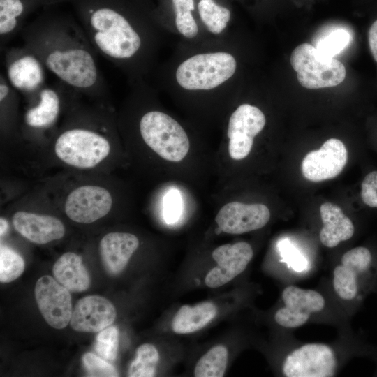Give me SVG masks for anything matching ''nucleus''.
I'll list each match as a JSON object with an SVG mask.
<instances>
[{
	"label": "nucleus",
	"mask_w": 377,
	"mask_h": 377,
	"mask_svg": "<svg viewBox=\"0 0 377 377\" xmlns=\"http://www.w3.org/2000/svg\"><path fill=\"white\" fill-rule=\"evenodd\" d=\"M31 50L57 80L80 94L103 98L108 86L83 28L70 20L42 18L20 32Z\"/></svg>",
	"instance_id": "1"
},
{
	"label": "nucleus",
	"mask_w": 377,
	"mask_h": 377,
	"mask_svg": "<svg viewBox=\"0 0 377 377\" xmlns=\"http://www.w3.org/2000/svg\"><path fill=\"white\" fill-rule=\"evenodd\" d=\"M82 8V28L96 52L126 70L138 68L145 55L144 30L110 4H86Z\"/></svg>",
	"instance_id": "2"
},
{
	"label": "nucleus",
	"mask_w": 377,
	"mask_h": 377,
	"mask_svg": "<svg viewBox=\"0 0 377 377\" xmlns=\"http://www.w3.org/2000/svg\"><path fill=\"white\" fill-rule=\"evenodd\" d=\"M139 131L145 143L168 161H182L189 151L190 142L184 128L161 111L144 113L139 121Z\"/></svg>",
	"instance_id": "3"
},
{
	"label": "nucleus",
	"mask_w": 377,
	"mask_h": 377,
	"mask_svg": "<svg viewBox=\"0 0 377 377\" xmlns=\"http://www.w3.org/2000/svg\"><path fill=\"white\" fill-rule=\"evenodd\" d=\"M236 68V59L228 52L202 53L182 62L177 68L175 77L184 89L209 90L232 77Z\"/></svg>",
	"instance_id": "4"
},
{
	"label": "nucleus",
	"mask_w": 377,
	"mask_h": 377,
	"mask_svg": "<svg viewBox=\"0 0 377 377\" xmlns=\"http://www.w3.org/2000/svg\"><path fill=\"white\" fill-rule=\"evenodd\" d=\"M54 151L65 163L81 169L95 167L110 154L108 140L100 133L83 126L66 128L57 137Z\"/></svg>",
	"instance_id": "5"
},
{
	"label": "nucleus",
	"mask_w": 377,
	"mask_h": 377,
	"mask_svg": "<svg viewBox=\"0 0 377 377\" xmlns=\"http://www.w3.org/2000/svg\"><path fill=\"white\" fill-rule=\"evenodd\" d=\"M377 264L373 252L360 246L347 251L333 270L336 294L345 301H353L374 283Z\"/></svg>",
	"instance_id": "6"
},
{
	"label": "nucleus",
	"mask_w": 377,
	"mask_h": 377,
	"mask_svg": "<svg viewBox=\"0 0 377 377\" xmlns=\"http://www.w3.org/2000/svg\"><path fill=\"white\" fill-rule=\"evenodd\" d=\"M290 61L299 83L306 89L335 87L346 77V68L340 61L323 54L309 43L296 47Z\"/></svg>",
	"instance_id": "7"
},
{
	"label": "nucleus",
	"mask_w": 377,
	"mask_h": 377,
	"mask_svg": "<svg viewBox=\"0 0 377 377\" xmlns=\"http://www.w3.org/2000/svg\"><path fill=\"white\" fill-rule=\"evenodd\" d=\"M4 66V74L9 84L30 99L47 84V68L40 58L24 45L6 49Z\"/></svg>",
	"instance_id": "8"
},
{
	"label": "nucleus",
	"mask_w": 377,
	"mask_h": 377,
	"mask_svg": "<svg viewBox=\"0 0 377 377\" xmlns=\"http://www.w3.org/2000/svg\"><path fill=\"white\" fill-rule=\"evenodd\" d=\"M337 366L334 351L328 345L310 343L293 350L282 364L286 377L333 376Z\"/></svg>",
	"instance_id": "9"
},
{
	"label": "nucleus",
	"mask_w": 377,
	"mask_h": 377,
	"mask_svg": "<svg viewBox=\"0 0 377 377\" xmlns=\"http://www.w3.org/2000/svg\"><path fill=\"white\" fill-rule=\"evenodd\" d=\"M266 119L257 107L244 103L231 114L228 124V151L235 161L245 158L250 154L254 138L264 128Z\"/></svg>",
	"instance_id": "10"
},
{
	"label": "nucleus",
	"mask_w": 377,
	"mask_h": 377,
	"mask_svg": "<svg viewBox=\"0 0 377 377\" xmlns=\"http://www.w3.org/2000/svg\"><path fill=\"white\" fill-rule=\"evenodd\" d=\"M281 298L284 305L276 311L274 320L279 325L288 329L304 325L311 315L320 312L325 305L319 292L293 285L283 290Z\"/></svg>",
	"instance_id": "11"
},
{
	"label": "nucleus",
	"mask_w": 377,
	"mask_h": 377,
	"mask_svg": "<svg viewBox=\"0 0 377 377\" xmlns=\"http://www.w3.org/2000/svg\"><path fill=\"white\" fill-rule=\"evenodd\" d=\"M34 291L37 305L46 322L54 328H64L73 312L69 290L45 275L37 281Z\"/></svg>",
	"instance_id": "12"
},
{
	"label": "nucleus",
	"mask_w": 377,
	"mask_h": 377,
	"mask_svg": "<svg viewBox=\"0 0 377 377\" xmlns=\"http://www.w3.org/2000/svg\"><path fill=\"white\" fill-rule=\"evenodd\" d=\"M348 151L339 139L326 140L318 150L308 153L302 162V172L306 179L318 182L339 175L345 167Z\"/></svg>",
	"instance_id": "13"
},
{
	"label": "nucleus",
	"mask_w": 377,
	"mask_h": 377,
	"mask_svg": "<svg viewBox=\"0 0 377 377\" xmlns=\"http://www.w3.org/2000/svg\"><path fill=\"white\" fill-rule=\"evenodd\" d=\"M112 198L108 190L87 185L72 191L65 202L69 219L80 223H91L105 216L111 209Z\"/></svg>",
	"instance_id": "14"
},
{
	"label": "nucleus",
	"mask_w": 377,
	"mask_h": 377,
	"mask_svg": "<svg viewBox=\"0 0 377 377\" xmlns=\"http://www.w3.org/2000/svg\"><path fill=\"white\" fill-rule=\"evenodd\" d=\"M270 216L269 208L263 204L232 201L219 209L215 221L222 232L239 235L262 228Z\"/></svg>",
	"instance_id": "15"
},
{
	"label": "nucleus",
	"mask_w": 377,
	"mask_h": 377,
	"mask_svg": "<svg viewBox=\"0 0 377 377\" xmlns=\"http://www.w3.org/2000/svg\"><path fill=\"white\" fill-rule=\"evenodd\" d=\"M212 256L217 265L205 279V285L218 288L234 279L246 268L253 256L251 246L246 242L226 244L216 247Z\"/></svg>",
	"instance_id": "16"
},
{
	"label": "nucleus",
	"mask_w": 377,
	"mask_h": 377,
	"mask_svg": "<svg viewBox=\"0 0 377 377\" xmlns=\"http://www.w3.org/2000/svg\"><path fill=\"white\" fill-rule=\"evenodd\" d=\"M74 91H76L58 80L46 84L34 97L36 104L26 110L25 125L40 130L52 126L59 116L63 101Z\"/></svg>",
	"instance_id": "17"
},
{
	"label": "nucleus",
	"mask_w": 377,
	"mask_h": 377,
	"mask_svg": "<svg viewBox=\"0 0 377 377\" xmlns=\"http://www.w3.org/2000/svg\"><path fill=\"white\" fill-rule=\"evenodd\" d=\"M115 318V307L108 300L99 295H89L76 303L70 324L75 331L96 332L110 326Z\"/></svg>",
	"instance_id": "18"
},
{
	"label": "nucleus",
	"mask_w": 377,
	"mask_h": 377,
	"mask_svg": "<svg viewBox=\"0 0 377 377\" xmlns=\"http://www.w3.org/2000/svg\"><path fill=\"white\" fill-rule=\"evenodd\" d=\"M13 224L24 237L39 244L59 239L65 234L62 222L49 215L20 211L13 215Z\"/></svg>",
	"instance_id": "19"
},
{
	"label": "nucleus",
	"mask_w": 377,
	"mask_h": 377,
	"mask_svg": "<svg viewBox=\"0 0 377 377\" xmlns=\"http://www.w3.org/2000/svg\"><path fill=\"white\" fill-rule=\"evenodd\" d=\"M138 246V238L133 234L110 232L105 235L101 240L99 249L107 272L112 275L121 273Z\"/></svg>",
	"instance_id": "20"
},
{
	"label": "nucleus",
	"mask_w": 377,
	"mask_h": 377,
	"mask_svg": "<svg viewBox=\"0 0 377 377\" xmlns=\"http://www.w3.org/2000/svg\"><path fill=\"white\" fill-rule=\"evenodd\" d=\"M320 214L323 227L319 238L324 246L333 248L353 236L354 224L339 207L332 202H325L320 207Z\"/></svg>",
	"instance_id": "21"
},
{
	"label": "nucleus",
	"mask_w": 377,
	"mask_h": 377,
	"mask_svg": "<svg viewBox=\"0 0 377 377\" xmlns=\"http://www.w3.org/2000/svg\"><path fill=\"white\" fill-rule=\"evenodd\" d=\"M54 279L71 292H82L90 286V276L80 256L66 252L61 255L52 268Z\"/></svg>",
	"instance_id": "22"
},
{
	"label": "nucleus",
	"mask_w": 377,
	"mask_h": 377,
	"mask_svg": "<svg viewBox=\"0 0 377 377\" xmlns=\"http://www.w3.org/2000/svg\"><path fill=\"white\" fill-rule=\"evenodd\" d=\"M216 314V306L211 302H203L194 306L183 305L173 317L172 330L177 334L195 332L207 325Z\"/></svg>",
	"instance_id": "23"
},
{
	"label": "nucleus",
	"mask_w": 377,
	"mask_h": 377,
	"mask_svg": "<svg viewBox=\"0 0 377 377\" xmlns=\"http://www.w3.org/2000/svg\"><path fill=\"white\" fill-rule=\"evenodd\" d=\"M228 353L223 345L215 346L198 361L194 376L196 377H222L228 362Z\"/></svg>",
	"instance_id": "24"
},
{
	"label": "nucleus",
	"mask_w": 377,
	"mask_h": 377,
	"mask_svg": "<svg viewBox=\"0 0 377 377\" xmlns=\"http://www.w3.org/2000/svg\"><path fill=\"white\" fill-rule=\"evenodd\" d=\"M159 361V354L156 347L144 343L138 347L135 360L128 368L130 377H152L155 376Z\"/></svg>",
	"instance_id": "25"
},
{
	"label": "nucleus",
	"mask_w": 377,
	"mask_h": 377,
	"mask_svg": "<svg viewBox=\"0 0 377 377\" xmlns=\"http://www.w3.org/2000/svg\"><path fill=\"white\" fill-rule=\"evenodd\" d=\"M198 7L200 17L210 32L219 34L226 27L230 19L228 8L214 0H200Z\"/></svg>",
	"instance_id": "26"
},
{
	"label": "nucleus",
	"mask_w": 377,
	"mask_h": 377,
	"mask_svg": "<svg viewBox=\"0 0 377 377\" xmlns=\"http://www.w3.org/2000/svg\"><path fill=\"white\" fill-rule=\"evenodd\" d=\"M175 13V24L179 32L186 38L197 36L198 27L191 11L194 10L193 0H172Z\"/></svg>",
	"instance_id": "27"
},
{
	"label": "nucleus",
	"mask_w": 377,
	"mask_h": 377,
	"mask_svg": "<svg viewBox=\"0 0 377 377\" xmlns=\"http://www.w3.org/2000/svg\"><path fill=\"white\" fill-rule=\"evenodd\" d=\"M24 270V262L16 251L6 246L0 248V281L9 283L17 279Z\"/></svg>",
	"instance_id": "28"
},
{
	"label": "nucleus",
	"mask_w": 377,
	"mask_h": 377,
	"mask_svg": "<svg viewBox=\"0 0 377 377\" xmlns=\"http://www.w3.org/2000/svg\"><path fill=\"white\" fill-rule=\"evenodd\" d=\"M119 332L116 327L108 326L96 337L95 350L104 360L114 361L117 355Z\"/></svg>",
	"instance_id": "29"
},
{
	"label": "nucleus",
	"mask_w": 377,
	"mask_h": 377,
	"mask_svg": "<svg viewBox=\"0 0 377 377\" xmlns=\"http://www.w3.org/2000/svg\"><path fill=\"white\" fill-rule=\"evenodd\" d=\"M350 33L343 29L330 31L317 43L316 48L323 54L333 57L341 52L350 43Z\"/></svg>",
	"instance_id": "30"
},
{
	"label": "nucleus",
	"mask_w": 377,
	"mask_h": 377,
	"mask_svg": "<svg viewBox=\"0 0 377 377\" xmlns=\"http://www.w3.org/2000/svg\"><path fill=\"white\" fill-rule=\"evenodd\" d=\"M82 362L89 376H118L113 365L94 353H87L82 357Z\"/></svg>",
	"instance_id": "31"
},
{
	"label": "nucleus",
	"mask_w": 377,
	"mask_h": 377,
	"mask_svg": "<svg viewBox=\"0 0 377 377\" xmlns=\"http://www.w3.org/2000/svg\"><path fill=\"white\" fill-rule=\"evenodd\" d=\"M182 200L180 193L177 189L170 190L164 196L163 216L168 224L178 221L182 213Z\"/></svg>",
	"instance_id": "32"
},
{
	"label": "nucleus",
	"mask_w": 377,
	"mask_h": 377,
	"mask_svg": "<svg viewBox=\"0 0 377 377\" xmlns=\"http://www.w3.org/2000/svg\"><path fill=\"white\" fill-rule=\"evenodd\" d=\"M362 202L369 207L377 208V171L369 172L361 184Z\"/></svg>",
	"instance_id": "33"
},
{
	"label": "nucleus",
	"mask_w": 377,
	"mask_h": 377,
	"mask_svg": "<svg viewBox=\"0 0 377 377\" xmlns=\"http://www.w3.org/2000/svg\"><path fill=\"white\" fill-rule=\"evenodd\" d=\"M368 42L372 57L377 63V20L372 23L369 29Z\"/></svg>",
	"instance_id": "34"
},
{
	"label": "nucleus",
	"mask_w": 377,
	"mask_h": 377,
	"mask_svg": "<svg viewBox=\"0 0 377 377\" xmlns=\"http://www.w3.org/2000/svg\"><path fill=\"white\" fill-rule=\"evenodd\" d=\"M0 225H1L0 235L2 237L6 232V231L8 230V222L6 221V220L5 219L1 217V219H0Z\"/></svg>",
	"instance_id": "35"
}]
</instances>
